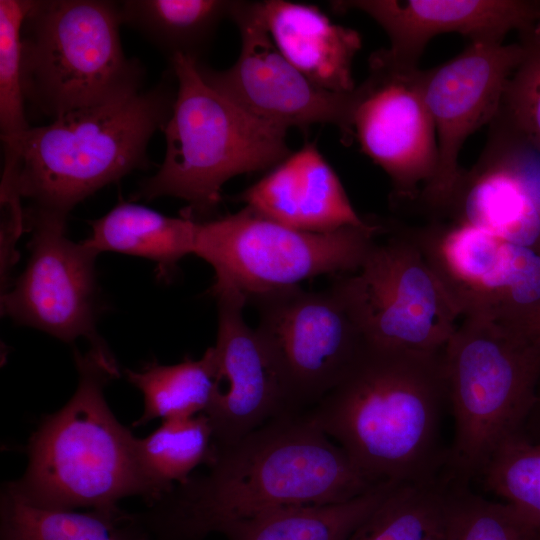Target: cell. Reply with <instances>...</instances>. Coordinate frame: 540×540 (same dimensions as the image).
Listing matches in <instances>:
<instances>
[{
    "mask_svg": "<svg viewBox=\"0 0 540 540\" xmlns=\"http://www.w3.org/2000/svg\"><path fill=\"white\" fill-rule=\"evenodd\" d=\"M234 0H125L120 3L122 24L139 32L169 60L182 55L196 62Z\"/></svg>",
    "mask_w": 540,
    "mask_h": 540,
    "instance_id": "24",
    "label": "cell"
},
{
    "mask_svg": "<svg viewBox=\"0 0 540 540\" xmlns=\"http://www.w3.org/2000/svg\"><path fill=\"white\" fill-rule=\"evenodd\" d=\"M261 3L272 40L299 72L324 90L354 91L352 65L362 45L356 30L331 22L314 5L286 0Z\"/></svg>",
    "mask_w": 540,
    "mask_h": 540,
    "instance_id": "20",
    "label": "cell"
},
{
    "mask_svg": "<svg viewBox=\"0 0 540 540\" xmlns=\"http://www.w3.org/2000/svg\"><path fill=\"white\" fill-rule=\"evenodd\" d=\"M255 328L279 378L288 412H304L332 390L367 345L349 311L329 287L300 286L249 299Z\"/></svg>",
    "mask_w": 540,
    "mask_h": 540,
    "instance_id": "10",
    "label": "cell"
},
{
    "mask_svg": "<svg viewBox=\"0 0 540 540\" xmlns=\"http://www.w3.org/2000/svg\"><path fill=\"white\" fill-rule=\"evenodd\" d=\"M90 225L91 234L82 241L86 246L98 254L108 251L147 258L165 278L184 256L194 254L198 222L121 201Z\"/></svg>",
    "mask_w": 540,
    "mask_h": 540,
    "instance_id": "21",
    "label": "cell"
},
{
    "mask_svg": "<svg viewBox=\"0 0 540 540\" xmlns=\"http://www.w3.org/2000/svg\"><path fill=\"white\" fill-rule=\"evenodd\" d=\"M396 483H380L351 500L277 509L224 528L227 540H348Z\"/></svg>",
    "mask_w": 540,
    "mask_h": 540,
    "instance_id": "25",
    "label": "cell"
},
{
    "mask_svg": "<svg viewBox=\"0 0 540 540\" xmlns=\"http://www.w3.org/2000/svg\"><path fill=\"white\" fill-rule=\"evenodd\" d=\"M442 352L367 346L345 377L304 413L375 484L438 477L448 454L440 447L448 401Z\"/></svg>",
    "mask_w": 540,
    "mask_h": 540,
    "instance_id": "2",
    "label": "cell"
},
{
    "mask_svg": "<svg viewBox=\"0 0 540 540\" xmlns=\"http://www.w3.org/2000/svg\"><path fill=\"white\" fill-rule=\"evenodd\" d=\"M176 92L164 81L120 102L1 135V187L29 199L32 209L68 216L97 190L150 167L148 144L169 120Z\"/></svg>",
    "mask_w": 540,
    "mask_h": 540,
    "instance_id": "3",
    "label": "cell"
},
{
    "mask_svg": "<svg viewBox=\"0 0 540 540\" xmlns=\"http://www.w3.org/2000/svg\"><path fill=\"white\" fill-rule=\"evenodd\" d=\"M383 221L326 233L305 232L244 206L226 216L198 222L194 254L211 265V289L232 287L247 299L300 286L320 275L358 269Z\"/></svg>",
    "mask_w": 540,
    "mask_h": 540,
    "instance_id": "9",
    "label": "cell"
},
{
    "mask_svg": "<svg viewBox=\"0 0 540 540\" xmlns=\"http://www.w3.org/2000/svg\"><path fill=\"white\" fill-rule=\"evenodd\" d=\"M455 424L447 454L457 481L479 476L494 451L517 434L535 406L540 337L479 316L462 318L442 352Z\"/></svg>",
    "mask_w": 540,
    "mask_h": 540,
    "instance_id": "6",
    "label": "cell"
},
{
    "mask_svg": "<svg viewBox=\"0 0 540 540\" xmlns=\"http://www.w3.org/2000/svg\"><path fill=\"white\" fill-rule=\"evenodd\" d=\"M338 13L356 10L385 31L382 48L395 64L416 69L431 39L458 33L470 42L503 43L513 31L524 34L540 21V1L527 0H338Z\"/></svg>",
    "mask_w": 540,
    "mask_h": 540,
    "instance_id": "17",
    "label": "cell"
},
{
    "mask_svg": "<svg viewBox=\"0 0 540 540\" xmlns=\"http://www.w3.org/2000/svg\"><path fill=\"white\" fill-rule=\"evenodd\" d=\"M520 43L525 57L507 82L494 119L540 153V46Z\"/></svg>",
    "mask_w": 540,
    "mask_h": 540,
    "instance_id": "31",
    "label": "cell"
},
{
    "mask_svg": "<svg viewBox=\"0 0 540 540\" xmlns=\"http://www.w3.org/2000/svg\"><path fill=\"white\" fill-rule=\"evenodd\" d=\"M430 219L465 223L540 251L538 194L514 165L485 150Z\"/></svg>",
    "mask_w": 540,
    "mask_h": 540,
    "instance_id": "19",
    "label": "cell"
},
{
    "mask_svg": "<svg viewBox=\"0 0 540 540\" xmlns=\"http://www.w3.org/2000/svg\"><path fill=\"white\" fill-rule=\"evenodd\" d=\"M120 3L34 0L22 31L25 102L55 120L142 91L145 69L122 48Z\"/></svg>",
    "mask_w": 540,
    "mask_h": 540,
    "instance_id": "7",
    "label": "cell"
},
{
    "mask_svg": "<svg viewBox=\"0 0 540 540\" xmlns=\"http://www.w3.org/2000/svg\"><path fill=\"white\" fill-rule=\"evenodd\" d=\"M235 200L271 220L305 232L369 227L375 221L357 213L314 142L292 152Z\"/></svg>",
    "mask_w": 540,
    "mask_h": 540,
    "instance_id": "18",
    "label": "cell"
},
{
    "mask_svg": "<svg viewBox=\"0 0 540 540\" xmlns=\"http://www.w3.org/2000/svg\"><path fill=\"white\" fill-rule=\"evenodd\" d=\"M525 54L521 43L470 42L444 64L420 69L438 145L436 177L417 202L429 217L441 209L463 172L458 162L463 144L497 115L507 82Z\"/></svg>",
    "mask_w": 540,
    "mask_h": 540,
    "instance_id": "15",
    "label": "cell"
},
{
    "mask_svg": "<svg viewBox=\"0 0 540 540\" xmlns=\"http://www.w3.org/2000/svg\"><path fill=\"white\" fill-rule=\"evenodd\" d=\"M450 540H540V529L527 525L507 505L472 494L458 482Z\"/></svg>",
    "mask_w": 540,
    "mask_h": 540,
    "instance_id": "30",
    "label": "cell"
},
{
    "mask_svg": "<svg viewBox=\"0 0 540 540\" xmlns=\"http://www.w3.org/2000/svg\"><path fill=\"white\" fill-rule=\"evenodd\" d=\"M521 41L540 46V21L530 31L521 34Z\"/></svg>",
    "mask_w": 540,
    "mask_h": 540,
    "instance_id": "32",
    "label": "cell"
},
{
    "mask_svg": "<svg viewBox=\"0 0 540 540\" xmlns=\"http://www.w3.org/2000/svg\"><path fill=\"white\" fill-rule=\"evenodd\" d=\"M383 223L358 269L330 288L368 347L441 353L462 316L409 228Z\"/></svg>",
    "mask_w": 540,
    "mask_h": 540,
    "instance_id": "8",
    "label": "cell"
},
{
    "mask_svg": "<svg viewBox=\"0 0 540 540\" xmlns=\"http://www.w3.org/2000/svg\"><path fill=\"white\" fill-rule=\"evenodd\" d=\"M34 0H0V128L1 135L30 128L22 87L21 31Z\"/></svg>",
    "mask_w": 540,
    "mask_h": 540,
    "instance_id": "29",
    "label": "cell"
},
{
    "mask_svg": "<svg viewBox=\"0 0 540 540\" xmlns=\"http://www.w3.org/2000/svg\"><path fill=\"white\" fill-rule=\"evenodd\" d=\"M0 540H151L141 515L122 509L77 512L31 505L6 485L1 493Z\"/></svg>",
    "mask_w": 540,
    "mask_h": 540,
    "instance_id": "22",
    "label": "cell"
},
{
    "mask_svg": "<svg viewBox=\"0 0 540 540\" xmlns=\"http://www.w3.org/2000/svg\"><path fill=\"white\" fill-rule=\"evenodd\" d=\"M76 390L46 415L29 438L23 475L5 485L25 502L45 509H118L148 491L136 457V437L111 411L106 385L119 376L108 347L74 352Z\"/></svg>",
    "mask_w": 540,
    "mask_h": 540,
    "instance_id": "4",
    "label": "cell"
},
{
    "mask_svg": "<svg viewBox=\"0 0 540 540\" xmlns=\"http://www.w3.org/2000/svg\"><path fill=\"white\" fill-rule=\"evenodd\" d=\"M456 481L438 477L397 484L348 540H450Z\"/></svg>",
    "mask_w": 540,
    "mask_h": 540,
    "instance_id": "23",
    "label": "cell"
},
{
    "mask_svg": "<svg viewBox=\"0 0 540 540\" xmlns=\"http://www.w3.org/2000/svg\"><path fill=\"white\" fill-rule=\"evenodd\" d=\"M353 91L351 135L388 175L392 201L417 204L438 168L436 128L421 90L420 69L401 67L383 49Z\"/></svg>",
    "mask_w": 540,
    "mask_h": 540,
    "instance_id": "12",
    "label": "cell"
},
{
    "mask_svg": "<svg viewBox=\"0 0 540 540\" xmlns=\"http://www.w3.org/2000/svg\"><path fill=\"white\" fill-rule=\"evenodd\" d=\"M409 230L462 318L528 328L540 314V251L445 219Z\"/></svg>",
    "mask_w": 540,
    "mask_h": 540,
    "instance_id": "11",
    "label": "cell"
},
{
    "mask_svg": "<svg viewBox=\"0 0 540 540\" xmlns=\"http://www.w3.org/2000/svg\"><path fill=\"white\" fill-rule=\"evenodd\" d=\"M531 333L540 337V314L534 319V321L527 328Z\"/></svg>",
    "mask_w": 540,
    "mask_h": 540,
    "instance_id": "33",
    "label": "cell"
},
{
    "mask_svg": "<svg viewBox=\"0 0 540 540\" xmlns=\"http://www.w3.org/2000/svg\"><path fill=\"white\" fill-rule=\"evenodd\" d=\"M206 466L141 515L159 540H203L277 509L344 502L378 485L304 412L283 413L215 448Z\"/></svg>",
    "mask_w": 540,
    "mask_h": 540,
    "instance_id": "1",
    "label": "cell"
},
{
    "mask_svg": "<svg viewBox=\"0 0 540 540\" xmlns=\"http://www.w3.org/2000/svg\"><path fill=\"white\" fill-rule=\"evenodd\" d=\"M136 457L148 491L150 505L176 485L185 482L215 452L213 429L203 413L193 417L164 420L145 438H137Z\"/></svg>",
    "mask_w": 540,
    "mask_h": 540,
    "instance_id": "26",
    "label": "cell"
},
{
    "mask_svg": "<svg viewBox=\"0 0 540 540\" xmlns=\"http://www.w3.org/2000/svg\"><path fill=\"white\" fill-rule=\"evenodd\" d=\"M229 19L240 33V54L224 70L197 62L205 83L265 121L303 130L329 124L339 129L344 141L352 140L353 91L342 94L324 90L299 72L272 40L261 1L234 0Z\"/></svg>",
    "mask_w": 540,
    "mask_h": 540,
    "instance_id": "13",
    "label": "cell"
},
{
    "mask_svg": "<svg viewBox=\"0 0 540 540\" xmlns=\"http://www.w3.org/2000/svg\"><path fill=\"white\" fill-rule=\"evenodd\" d=\"M217 299L216 384L208 410L215 448L230 446L288 412L282 386L264 345L243 318L246 297L237 289H211Z\"/></svg>",
    "mask_w": 540,
    "mask_h": 540,
    "instance_id": "16",
    "label": "cell"
},
{
    "mask_svg": "<svg viewBox=\"0 0 540 540\" xmlns=\"http://www.w3.org/2000/svg\"><path fill=\"white\" fill-rule=\"evenodd\" d=\"M486 490L527 525L540 529V443L517 434L491 455L481 473Z\"/></svg>",
    "mask_w": 540,
    "mask_h": 540,
    "instance_id": "28",
    "label": "cell"
},
{
    "mask_svg": "<svg viewBox=\"0 0 540 540\" xmlns=\"http://www.w3.org/2000/svg\"><path fill=\"white\" fill-rule=\"evenodd\" d=\"M216 371L213 346L197 360L185 358L172 365L154 361L138 371L126 369L127 380L144 398L143 414L133 426L158 418L164 421L205 413L214 395Z\"/></svg>",
    "mask_w": 540,
    "mask_h": 540,
    "instance_id": "27",
    "label": "cell"
},
{
    "mask_svg": "<svg viewBox=\"0 0 540 540\" xmlns=\"http://www.w3.org/2000/svg\"><path fill=\"white\" fill-rule=\"evenodd\" d=\"M66 220L31 209L30 256L12 287L2 293V313L64 342L85 337L91 347H107L96 330L98 253L66 236Z\"/></svg>",
    "mask_w": 540,
    "mask_h": 540,
    "instance_id": "14",
    "label": "cell"
},
{
    "mask_svg": "<svg viewBox=\"0 0 540 540\" xmlns=\"http://www.w3.org/2000/svg\"><path fill=\"white\" fill-rule=\"evenodd\" d=\"M170 63L177 92L162 131L164 160L133 199L179 198L188 204L182 216L203 222L212 219L228 180L272 169L292 153L288 129L214 90L201 78L196 61L176 55Z\"/></svg>",
    "mask_w": 540,
    "mask_h": 540,
    "instance_id": "5",
    "label": "cell"
}]
</instances>
